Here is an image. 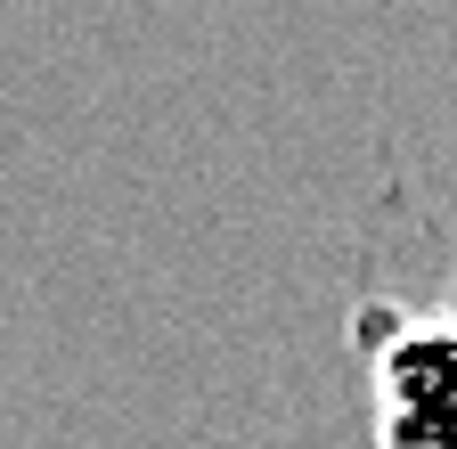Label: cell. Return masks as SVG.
Instances as JSON below:
<instances>
[{
  "label": "cell",
  "mask_w": 457,
  "mask_h": 449,
  "mask_svg": "<svg viewBox=\"0 0 457 449\" xmlns=\"http://www.w3.org/2000/svg\"><path fill=\"white\" fill-rule=\"evenodd\" d=\"M376 449H457V311L368 303L352 319Z\"/></svg>",
  "instance_id": "1"
},
{
  "label": "cell",
  "mask_w": 457,
  "mask_h": 449,
  "mask_svg": "<svg viewBox=\"0 0 457 449\" xmlns=\"http://www.w3.org/2000/svg\"><path fill=\"white\" fill-rule=\"evenodd\" d=\"M449 311H457V295H449Z\"/></svg>",
  "instance_id": "2"
}]
</instances>
